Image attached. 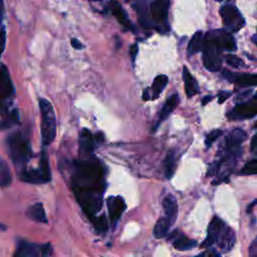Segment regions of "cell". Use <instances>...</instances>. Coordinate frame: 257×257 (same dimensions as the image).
Wrapping results in <instances>:
<instances>
[{"instance_id": "74e56055", "label": "cell", "mask_w": 257, "mask_h": 257, "mask_svg": "<svg viewBox=\"0 0 257 257\" xmlns=\"http://www.w3.org/2000/svg\"><path fill=\"white\" fill-rule=\"evenodd\" d=\"M5 41H6V37H5V31L3 29V27L1 26V22H0V57L1 54L4 50L5 47Z\"/></svg>"}, {"instance_id": "ba28073f", "label": "cell", "mask_w": 257, "mask_h": 257, "mask_svg": "<svg viewBox=\"0 0 257 257\" xmlns=\"http://www.w3.org/2000/svg\"><path fill=\"white\" fill-rule=\"evenodd\" d=\"M223 77L231 82H235L239 86H255L257 85V74L252 73H236L223 70Z\"/></svg>"}, {"instance_id": "d6986e66", "label": "cell", "mask_w": 257, "mask_h": 257, "mask_svg": "<svg viewBox=\"0 0 257 257\" xmlns=\"http://www.w3.org/2000/svg\"><path fill=\"white\" fill-rule=\"evenodd\" d=\"M183 79H184V83H185L186 94L188 97H192L196 93H198V91H199L198 83H197L196 79L194 78V76L189 71V69L187 68V66H184V68H183Z\"/></svg>"}, {"instance_id": "d6a6232c", "label": "cell", "mask_w": 257, "mask_h": 257, "mask_svg": "<svg viewBox=\"0 0 257 257\" xmlns=\"http://www.w3.org/2000/svg\"><path fill=\"white\" fill-rule=\"evenodd\" d=\"M226 62L228 65L234 67V68H239V67H243L245 66L243 60L239 57H237L234 54H228L226 55Z\"/></svg>"}, {"instance_id": "9a60e30c", "label": "cell", "mask_w": 257, "mask_h": 257, "mask_svg": "<svg viewBox=\"0 0 257 257\" xmlns=\"http://www.w3.org/2000/svg\"><path fill=\"white\" fill-rule=\"evenodd\" d=\"M13 257H42L41 245L27 241H20Z\"/></svg>"}, {"instance_id": "f6af8a7d", "label": "cell", "mask_w": 257, "mask_h": 257, "mask_svg": "<svg viewBox=\"0 0 257 257\" xmlns=\"http://www.w3.org/2000/svg\"><path fill=\"white\" fill-rule=\"evenodd\" d=\"M211 99H212V95H206V96L202 99V104L205 105V104L209 103V102L211 101Z\"/></svg>"}, {"instance_id": "4fadbf2b", "label": "cell", "mask_w": 257, "mask_h": 257, "mask_svg": "<svg viewBox=\"0 0 257 257\" xmlns=\"http://www.w3.org/2000/svg\"><path fill=\"white\" fill-rule=\"evenodd\" d=\"M170 0H154L151 3V14L156 22H166L168 18Z\"/></svg>"}, {"instance_id": "7402d4cb", "label": "cell", "mask_w": 257, "mask_h": 257, "mask_svg": "<svg viewBox=\"0 0 257 257\" xmlns=\"http://www.w3.org/2000/svg\"><path fill=\"white\" fill-rule=\"evenodd\" d=\"M26 214L33 221L40 222V223H45L47 221L45 211H44L43 205L41 203H36V204H33L32 206H30L28 208Z\"/></svg>"}, {"instance_id": "ab89813d", "label": "cell", "mask_w": 257, "mask_h": 257, "mask_svg": "<svg viewBox=\"0 0 257 257\" xmlns=\"http://www.w3.org/2000/svg\"><path fill=\"white\" fill-rule=\"evenodd\" d=\"M138 51H139V46H138V44H133V45L131 46V48H130L131 58H132V61H133V62H135V60H136Z\"/></svg>"}, {"instance_id": "7a4b0ae2", "label": "cell", "mask_w": 257, "mask_h": 257, "mask_svg": "<svg viewBox=\"0 0 257 257\" xmlns=\"http://www.w3.org/2000/svg\"><path fill=\"white\" fill-rule=\"evenodd\" d=\"M7 146L13 164L25 168L30 157V147L24 135L21 132H14L7 138Z\"/></svg>"}, {"instance_id": "836d02e7", "label": "cell", "mask_w": 257, "mask_h": 257, "mask_svg": "<svg viewBox=\"0 0 257 257\" xmlns=\"http://www.w3.org/2000/svg\"><path fill=\"white\" fill-rule=\"evenodd\" d=\"M222 131L221 130H214L212 132H210L207 136H206V140H205V145L207 148H210L211 145L222 135Z\"/></svg>"}, {"instance_id": "8d00e7d4", "label": "cell", "mask_w": 257, "mask_h": 257, "mask_svg": "<svg viewBox=\"0 0 257 257\" xmlns=\"http://www.w3.org/2000/svg\"><path fill=\"white\" fill-rule=\"evenodd\" d=\"M249 257H257V236L252 241L249 247Z\"/></svg>"}, {"instance_id": "2e32d148", "label": "cell", "mask_w": 257, "mask_h": 257, "mask_svg": "<svg viewBox=\"0 0 257 257\" xmlns=\"http://www.w3.org/2000/svg\"><path fill=\"white\" fill-rule=\"evenodd\" d=\"M110 10H111L112 15L116 18V20L119 22V24L122 25L123 28L130 29L133 27L125 10L121 7V5L117 1H115V0L110 1Z\"/></svg>"}, {"instance_id": "681fc988", "label": "cell", "mask_w": 257, "mask_h": 257, "mask_svg": "<svg viewBox=\"0 0 257 257\" xmlns=\"http://www.w3.org/2000/svg\"><path fill=\"white\" fill-rule=\"evenodd\" d=\"M1 229H4V227H2V225L0 224V230H1Z\"/></svg>"}, {"instance_id": "f907efd6", "label": "cell", "mask_w": 257, "mask_h": 257, "mask_svg": "<svg viewBox=\"0 0 257 257\" xmlns=\"http://www.w3.org/2000/svg\"><path fill=\"white\" fill-rule=\"evenodd\" d=\"M215 1H218V2H221V1H224V0H215Z\"/></svg>"}, {"instance_id": "8992f818", "label": "cell", "mask_w": 257, "mask_h": 257, "mask_svg": "<svg viewBox=\"0 0 257 257\" xmlns=\"http://www.w3.org/2000/svg\"><path fill=\"white\" fill-rule=\"evenodd\" d=\"M257 115V92L248 101L236 104L228 113V118L232 120L249 119Z\"/></svg>"}, {"instance_id": "ac0fdd59", "label": "cell", "mask_w": 257, "mask_h": 257, "mask_svg": "<svg viewBox=\"0 0 257 257\" xmlns=\"http://www.w3.org/2000/svg\"><path fill=\"white\" fill-rule=\"evenodd\" d=\"M179 101H180V97H179V95L177 93L171 95L167 99L166 103L163 105V107H162V109H161V111L159 113V120H158L156 126H158L161 121H163L166 118H168V116L171 114V112H173L175 110V108L177 107V105L179 104Z\"/></svg>"}, {"instance_id": "d590c367", "label": "cell", "mask_w": 257, "mask_h": 257, "mask_svg": "<svg viewBox=\"0 0 257 257\" xmlns=\"http://www.w3.org/2000/svg\"><path fill=\"white\" fill-rule=\"evenodd\" d=\"M194 257H221V255L215 249H207L204 252H202L201 254L194 256Z\"/></svg>"}, {"instance_id": "f1b7e54d", "label": "cell", "mask_w": 257, "mask_h": 257, "mask_svg": "<svg viewBox=\"0 0 257 257\" xmlns=\"http://www.w3.org/2000/svg\"><path fill=\"white\" fill-rule=\"evenodd\" d=\"M176 169V155L174 151H170L165 159V175L167 179H171Z\"/></svg>"}, {"instance_id": "7bdbcfd3", "label": "cell", "mask_w": 257, "mask_h": 257, "mask_svg": "<svg viewBox=\"0 0 257 257\" xmlns=\"http://www.w3.org/2000/svg\"><path fill=\"white\" fill-rule=\"evenodd\" d=\"M70 42H71L72 47H73V48H75V49H81V48H83L82 43H81L78 39H76V38H72Z\"/></svg>"}, {"instance_id": "8fae6325", "label": "cell", "mask_w": 257, "mask_h": 257, "mask_svg": "<svg viewBox=\"0 0 257 257\" xmlns=\"http://www.w3.org/2000/svg\"><path fill=\"white\" fill-rule=\"evenodd\" d=\"M235 241H236V236H235L234 231L230 227L224 225V227L222 228V230L218 236V239L216 241L218 248L222 252H228L234 246Z\"/></svg>"}, {"instance_id": "e0dca14e", "label": "cell", "mask_w": 257, "mask_h": 257, "mask_svg": "<svg viewBox=\"0 0 257 257\" xmlns=\"http://www.w3.org/2000/svg\"><path fill=\"white\" fill-rule=\"evenodd\" d=\"M163 209L166 217L171 221L172 224L175 223L178 215V203L174 196L169 195L163 201Z\"/></svg>"}, {"instance_id": "d4e9b609", "label": "cell", "mask_w": 257, "mask_h": 257, "mask_svg": "<svg viewBox=\"0 0 257 257\" xmlns=\"http://www.w3.org/2000/svg\"><path fill=\"white\" fill-rule=\"evenodd\" d=\"M20 179L26 183H31V184H42V183H46L45 179L43 178L42 174L40 173V171L37 170H30V171H26L23 170L20 176Z\"/></svg>"}, {"instance_id": "4316f807", "label": "cell", "mask_w": 257, "mask_h": 257, "mask_svg": "<svg viewBox=\"0 0 257 257\" xmlns=\"http://www.w3.org/2000/svg\"><path fill=\"white\" fill-rule=\"evenodd\" d=\"M18 122H19L18 110L13 109L3 115V118L0 120V130H7Z\"/></svg>"}, {"instance_id": "9c48e42d", "label": "cell", "mask_w": 257, "mask_h": 257, "mask_svg": "<svg viewBox=\"0 0 257 257\" xmlns=\"http://www.w3.org/2000/svg\"><path fill=\"white\" fill-rule=\"evenodd\" d=\"M106 204H107L109 219L112 224H115L125 210V203L121 197L112 196L107 199Z\"/></svg>"}, {"instance_id": "c3c4849f", "label": "cell", "mask_w": 257, "mask_h": 257, "mask_svg": "<svg viewBox=\"0 0 257 257\" xmlns=\"http://www.w3.org/2000/svg\"><path fill=\"white\" fill-rule=\"evenodd\" d=\"M1 10H2V0H0V14H1Z\"/></svg>"}, {"instance_id": "f35d334b", "label": "cell", "mask_w": 257, "mask_h": 257, "mask_svg": "<svg viewBox=\"0 0 257 257\" xmlns=\"http://www.w3.org/2000/svg\"><path fill=\"white\" fill-rule=\"evenodd\" d=\"M231 95V92L230 91H221V92H219V94H218V102L219 103H223L229 96Z\"/></svg>"}, {"instance_id": "44dd1931", "label": "cell", "mask_w": 257, "mask_h": 257, "mask_svg": "<svg viewBox=\"0 0 257 257\" xmlns=\"http://www.w3.org/2000/svg\"><path fill=\"white\" fill-rule=\"evenodd\" d=\"M168 81H169V78L165 74H160V75L155 77V79L153 81V84H152V87H151V89H152L151 98L152 99H156L157 97L160 96L162 91L167 86Z\"/></svg>"}, {"instance_id": "bcb514c9", "label": "cell", "mask_w": 257, "mask_h": 257, "mask_svg": "<svg viewBox=\"0 0 257 257\" xmlns=\"http://www.w3.org/2000/svg\"><path fill=\"white\" fill-rule=\"evenodd\" d=\"M256 204H257V200H255L254 202H252V203L248 206V208H247V212H248V213H250V212H251V210H252V208H253Z\"/></svg>"}, {"instance_id": "83f0119b", "label": "cell", "mask_w": 257, "mask_h": 257, "mask_svg": "<svg viewBox=\"0 0 257 257\" xmlns=\"http://www.w3.org/2000/svg\"><path fill=\"white\" fill-rule=\"evenodd\" d=\"M173 245L177 250H189L197 246V241L181 235L180 237L175 239Z\"/></svg>"}, {"instance_id": "1f68e13d", "label": "cell", "mask_w": 257, "mask_h": 257, "mask_svg": "<svg viewBox=\"0 0 257 257\" xmlns=\"http://www.w3.org/2000/svg\"><path fill=\"white\" fill-rule=\"evenodd\" d=\"M241 175H257V160L248 162L241 170Z\"/></svg>"}, {"instance_id": "603a6c76", "label": "cell", "mask_w": 257, "mask_h": 257, "mask_svg": "<svg viewBox=\"0 0 257 257\" xmlns=\"http://www.w3.org/2000/svg\"><path fill=\"white\" fill-rule=\"evenodd\" d=\"M171 225H172V223L167 217L160 218L156 222V224L154 226V229H153L154 237L157 238V239H161V238L165 237L168 234V231H169Z\"/></svg>"}, {"instance_id": "60d3db41", "label": "cell", "mask_w": 257, "mask_h": 257, "mask_svg": "<svg viewBox=\"0 0 257 257\" xmlns=\"http://www.w3.org/2000/svg\"><path fill=\"white\" fill-rule=\"evenodd\" d=\"M250 149L251 152L257 155V134H255L251 140V144H250Z\"/></svg>"}, {"instance_id": "4dcf8cb0", "label": "cell", "mask_w": 257, "mask_h": 257, "mask_svg": "<svg viewBox=\"0 0 257 257\" xmlns=\"http://www.w3.org/2000/svg\"><path fill=\"white\" fill-rule=\"evenodd\" d=\"M92 221H93L95 229L98 232H105L107 230L108 224H107V219L105 218L104 215H101L99 217H94L92 219Z\"/></svg>"}, {"instance_id": "e575fe53", "label": "cell", "mask_w": 257, "mask_h": 257, "mask_svg": "<svg viewBox=\"0 0 257 257\" xmlns=\"http://www.w3.org/2000/svg\"><path fill=\"white\" fill-rule=\"evenodd\" d=\"M53 253V249L50 243H46L44 245H41V256L42 257H51Z\"/></svg>"}, {"instance_id": "ee69618b", "label": "cell", "mask_w": 257, "mask_h": 257, "mask_svg": "<svg viewBox=\"0 0 257 257\" xmlns=\"http://www.w3.org/2000/svg\"><path fill=\"white\" fill-rule=\"evenodd\" d=\"M143 98H144L145 100H149V99H151V92L149 91V89H148V88L144 90V93H143Z\"/></svg>"}, {"instance_id": "277c9868", "label": "cell", "mask_w": 257, "mask_h": 257, "mask_svg": "<svg viewBox=\"0 0 257 257\" xmlns=\"http://www.w3.org/2000/svg\"><path fill=\"white\" fill-rule=\"evenodd\" d=\"M203 62L209 71H218L222 65V50L208 37L204 36Z\"/></svg>"}, {"instance_id": "7c38bea8", "label": "cell", "mask_w": 257, "mask_h": 257, "mask_svg": "<svg viewBox=\"0 0 257 257\" xmlns=\"http://www.w3.org/2000/svg\"><path fill=\"white\" fill-rule=\"evenodd\" d=\"M94 149V138L90 131L82 128L79 134V154L87 159L90 158Z\"/></svg>"}, {"instance_id": "f546056e", "label": "cell", "mask_w": 257, "mask_h": 257, "mask_svg": "<svg viewBox=\"0 0 257 257\" xmlns=\"http://www.w3.org/2000/svg\"><path fill=\"white\" fill-rule=\"evenodd\" d=\"M40 173L42 174L43 178L45 179L46 182L50 181L51 179V172H50V167H49V161H48V157L46 156L45 153L42 154L41 158H40V162H39V169Z\"/></svg>"}, {"instance_id": "cb8c5ba5", "label": "cell", "mask_w": 257, "mask_h": 257, "mask_svg": "<svg viewBox=\"0 0 257 257\" xmlns=\"http://www.w3.org/2000/svg\"><path fill=\"white\" fill-rule=\"evenodd\" d=\"M203 42H204V35L201 31L196 32L193 37L191 38L189 44H188V56H193L200 50H202L203 47Z\"/></svg>"}, {"instance_id": "5bb4252c", "label": "cell", "mask_w": 257, "mask_h": 257, "mask_svg": "<svg viewBox=\"0 0 257 257\" xmlns=\"http://www.w3.org/2000/svg\"><path fill=\"white\" fill-rule=\"evenodd\" d=\"M223 227H224L223 221L218 217H214L209 224L208 235H207V238L204 240V242L201 245L202 248H209L213 244H215Z\"/></svg>"}, {"instance_id": "b9f144b4", "label": "cell", "mask_w": 257, "mask_h": 257, "mask_svg": "<svg viewBox=\"0 0 257 257\" xmlns=\"http://www.w3.org/2000/svg\"><path fill=\"white\" fill-rule=\"evenodd\" d=\"M8 104L4 100H0V115H4L8 112Z\"/></svg>"}, {"instance_id": "7dc6e473", "label": "cell", "mask_w": 257, "mask_h": 257, "mask_svg": "<svg viewBox=\"0 0 257 257\" xmlns=\"http://www.w3.org/2000/svg\"><path fill=\"white\" fill-rule=\"evenodd\" d=\"M252 41H253V42L256 44V46H257V33L252 36Z\"/></svg>"}, {"instance_id": "484cf974", "label": "cell", "mask_w": 257, "mask_h": 257, "mask_svg": "<svg viewBox=\"0 0 257 257\" xmlns=\"http://www.w3.org/2000/svg\"><path fill=\"white\" fill-rule=\"evenodd\" d=\"M12 176L6 161L0 158V187L6 188L11 184Z\"/></svg>"}, {"instance_id": "6da1fadb", "label": "cell", "mask_w": 257, "mask_h": 257, "mask_svg": "<svg viewBox=\"0 0 257 257\" xmlns=\"http://www.w3.org/2000/svg\"><path fill=\"white\" fill-rule=\"evenodd\" d=\"M72 189L75 197H102L104 191V172L101 164L94 159L75 162Z\"/></svg>"}, {"instance_id": "30bf717a", "label": "cell", "mask_w": 257, "mask_h": 257, "mask_svg": "<svg viewBox=\"0 0 257 257\" xmlns=\"http://www.w3.org/2000/svg\"><path fill=\"white\" fill-rule=\"evenodd\" d=\"M14 93V88L5 65L0 64V100L7 101Z\"/></svg>"}, {"instance_id": "52a82bcc", "label": "cell", "mask_w": 257, "mask_h": 257, "mask_svg": "<svg viewBox=\"0 0 257 257\" xmlns=\"http://www.w3.org/2000/svg\"><path fill=\"white\" fill-rule=\"evenodd\" d=\"M209 39H211L222 51H234L236 49V42L234 37L224 29H217L208 32L206 35Z\"/></svg>"}, {"instance_id": "816d5d0a", "label": "cell", "mask_w": 257, "mask_h": 257, "mask_svg": "<svg viewBox=\"0 0 257 257\" xmlns=\"http://www.w3.org/2000/svg\"><path fill=\"white\" fill-rule=\"evenodd\" d=\"M0 22H1V14H0Z\"/></svg>"}, {"instance_id": "ffe728a7", "label": "cell", "mask_w": 257, "mask_h": 257, "mask_svg": "<svg viewBox=\"0 0 257 257\" xmlns=\"http://www.w3.org/2000/svg\"><path fill=\"white\" fill-rule=\"evenodd\" d=\"M135 8L137 10V14H138V17H139V22L140 24L145 27V28H151L153 26V23L152 21L150 20V17H149V13H148V8L145 4L144 1H140V2H137L135 4Z\"/></svg>"}, {"instance_id": "3957f363", "label": "cell", "mask_w": 257, "mask_h": 257, "mask_svg": "<svg viewBox=\"0 0 257 257\" xmlns=\"http://www.w3.org/2000/svg\"><path fill=\"white\" fill-rule=\"evenodd\" d=\"M41 113V140L44 146L50 145L55 139L56 121L52 104L46 98L39 99Z\"/></svg>"}, {"instance_id": "f5cc1de1", "label": "cell", "mask_w": 257, "mask_h": 257, "mask_svg": "<svg viewBox=\"0 0 257 257\" xmlns=\"http://www.w3.org/2000/svg\"><path fill=\"white\" fill-rule=\"evenodd\" d=\"M255 126H256V127H257V123H256V125H255Z\"/></svg>"}, {"instance_id": "5b68a950", "label": "cell", "mask_w": 257, "mask_h": 257, "mask_svg": "<svg viewBox=\"0 0 257 257\" xmlns=\"http://www.w3.org/2000/svg\"><path fill=\"white\" fill-rule=\"evenodd\" d=\"M220 15L223 20V24L227 30L237 32L241 30L245 25V19L240 11L232 4L223 5L220 8Z\"/></svg>"}]
</instances>
